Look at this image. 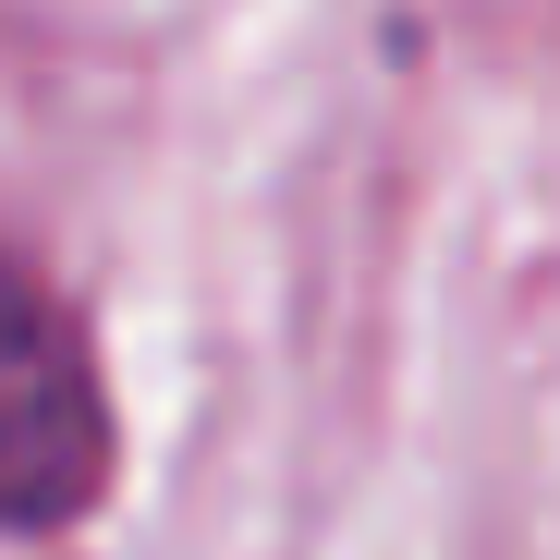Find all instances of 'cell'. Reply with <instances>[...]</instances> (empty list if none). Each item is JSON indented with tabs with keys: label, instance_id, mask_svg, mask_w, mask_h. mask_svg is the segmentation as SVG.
Segmentation results:
<instances>
[{
	"label": "cell",
	"instance_id": "1",
	"mask_svg": "<svg viewBox=\"0 0 560 560\" xmlns=\"http://www.w3.org/2000/svg\"><path fill=\"white\" fill-rule=\"evenodd\" d=\"M110 488V390L85 365V329L61 317L49 280L0 256V524L61 536Z\"/></svg>",
	"mask_w": 560,
	"mask_h": 560
}]
</instances>
